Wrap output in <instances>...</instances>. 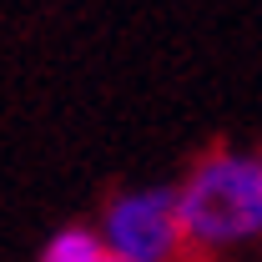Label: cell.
<instances>
[{"mask_svg":"<svg viewBox=\"0 0 262 262\" xmlns=\"http://www.w3.org/2000/svg\"><path fill=\"white\" fill-rule=\"evenodd\" d=\"M202 262H217V257H202Z\"/></svg>","mask_w":262,"mask_h":262,"instance_id":"5b68a950","label":"cell"},{"mask_svg":"<svg viewBox=\"0 0 262 262\" xmlns=\"http://www.w3.org/2000/svg\"><path fill=\"white\" fill-rule=\"evenodd\" d=\"M177 217L207 252L222 242L262 237V146L227 151V141H212L177 187Z\"/></svg>","mask_w":262,"mask_h":262,"instance_id":"6da1fadb","label":"cell"},{"mask_svg":"<svg viewBox=\"0 0 262 262\" xmlns=\"http://www.w3.org/2000/svg\"><path fill=\"white\" fill-rule=\"evenodd\" d=\"M101 262H126V257H121V252H111V247H106V257H101Z\"/></svg>","mask_w":262,"mask_h":262,"instance_id":"277c9868","label":"cell"},{"mask_svg":"<svg viewBox=\"0 0 262 262\" xmlns=\"http://www.w3.org/2000/svg\"><path fill=\"white\" fill-rule=\"evenodd\" d=\"M106 247L126 262H202L212 257L196 247L182 217H177V192H126L106 202Z\"/></svg>","mask_w":262,"mask_h":262,"instance_id":"7a4b0ae2","label":"cell"},{"mask_svg":"<svg viewBox=\"0 0 262 262\" xmlns=\"http://www.w3.org/2000/svg\"><path fill=\"white\" fill-rule=\"evenodd\" d=\"M101 257H106V242L86 227H61L40 252V262H101Z\"/></svg>","mask_w":262,"mask_h":262,"instance_id":"3957f363","label":"cell"}]
</instances>
